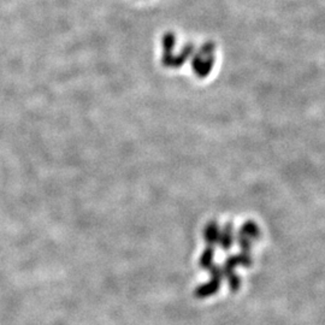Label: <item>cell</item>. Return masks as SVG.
<instances>
[{
  "mask_svg": "<svg viewBox=\"0 0 325 325\" xmlns=\"http://www.w3.org/2000/svg\"><path fill=\"white\" fill-rule=\"evenodd\" d=\"M220 287V281L218 279H213L211 278L209 282L206 283L200 284L195 290H194V295L198 299H206V298H210L211 295L216 294V293L219 290Z\"/></svg>",
  "mask_w": 325,
  "mask_h": 325,
  "instance_id": "cell-1",
  "label": "cell"
},
{
  "mask_svg": "<svg viewBox=\"0 0 325 325\" xmlns=\"http://www.w3.org/2000/svg\"><path fill=\"white\" fill-rule=\"evenodd\" d=\"M219 238H220V229L217 223L210 222L209 224L205 226L204 240L206 241L207 246L215 247L216 244L219 242Z\"/></svg>",
  "mask_w": 325,
  "mask_h": 325,
  "instance_id": "cell-2",
  "label": "cell"
},
{
  "mask_svg": "<svg viewBox=\"0 0 325 325\" xmlns=\"http://www.w3.org/2000/svg\"><path fill=\"white\" fill-rule=\"evenodd\" d=\"M234 242V229L231 224H226L223 230L220 231V238H219V242L218 244H220L222 249L228 250L230 249V247L233 246Z\"/></svg>",
  "mask_w": 325,
  "mask_h": 325,
  "instance_id": "cell-3",
  "label": "cell"
},
{
  "mask_svg": "<svg viewBox=\"0 0 325 325\" xmlns=\"http://www.w3.org/2000/svg\"><path fill=\"white\" fill-rule=\"evenodd\" d=\"M222 271H223V278H226L231 292H238L240 287H241V279H240L239 276L235 273V270H234V269H229L223 266Z\"/></svg>",
  "mask_w": 325,
  "mask_h": 325,
  "instance_id": "cell-4",
  "label": "cell"
},
{
  "mask_svg": "<svg viewBox=\"0 0 325 325\" xmlns=\"http://www.w3.org/2000/svg\"><path fill=\"white\" fill-rule=\"evenodd\" d=\"M239 233L242 234V235H244L246 238H248L249 240H259V238H260L259 226L255 224L254 222H250V220L246 222L244 225L241 226V229H240Z\"/></svg>",
  "mask_w": 325,
  "mask_h": 325,
  "instance_id": "cell-5",
  "label": "cell"
},
{
  "mask_svg": "<svg viewBox=\"0 0 325 325\" xmlns=\"http://www.w3.org/2000/svg\"><path fill=\"white\" fill-rule=\"evenodd\" d=\"M213 257H215V248L207 246L204 252H202L200 260H199V265L202 269H205V270H209L213 265Z\"/></svg>",
  "mask_w": 325,
  "mask_h": 325,
  "instance_id": "cell-6",
  "label": "cell"
},
{
  "mask_svg": "<svg viewBox=\"0 0 325 325\" xmlns=\"http://www.w3.org/2000/svg\"><path fill=\"white\" fill-rule=\"evenodd\" d=\"M238 244L242 252L244 253H249L250 248H252V240H249L248 238H246V236L240 233L238 234Z\"/></svg>",
  "mask_w": 325,
  "mask_h": 325,
  "instance_id": "cell-7",
  "label": "cell"
},
{
  "mask_svg": "<svg viewBox=\"0 0 325 325\" xmlns=\"http://www.w3.org/2000/svg\"><path fill=\"white\" fill-rule=\"evenodd\" d=\"M210 273H211V278L213 279H218V281H222L223 279V271L222 268H219L218 265L213 264L211 268L209 269Z\"/></svg>",
  "mask_w": 325,
  "mask_h": 325,
  "instance_id": "cell-8",
  "label": "cell"
}]
</instances>
